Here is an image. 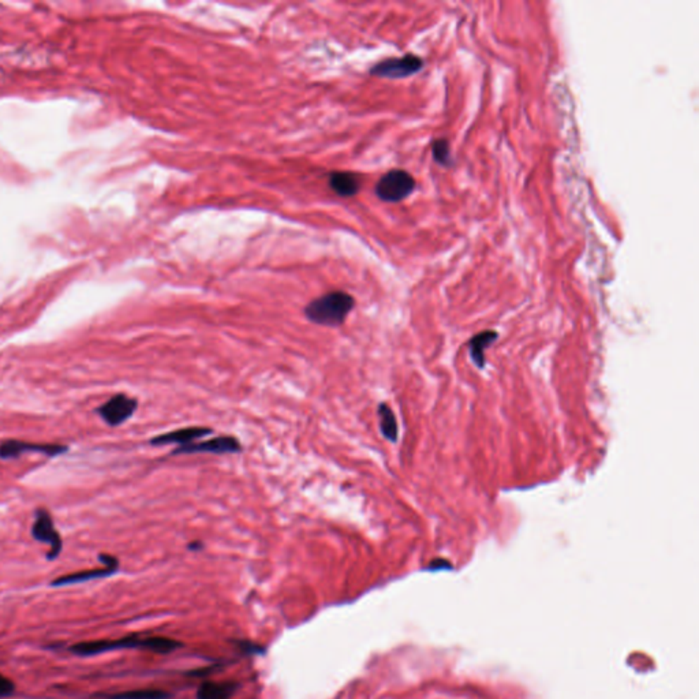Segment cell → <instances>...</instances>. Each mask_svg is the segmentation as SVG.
I'll return each mask as SVG.
<instances>
[{
    "label": "cell",
    "mask_w": 699,
    "mask_h": 699,
    "mask_svg": "<svg viewBox=\"0 0 699 699\" xmlns=\"http://www.w3.org/2000/svg\"><path fill=\"white\" fill-rule=\"evenodd\" d=\"M497 339V333L493 330H485L480 335L474 336L470 342V357L477 368L482 369L485 366V349L490 346Z\"/></svg>",
    "instance_id": "13"
},
{
    "label": "cell",
    "mask_w": 699,
    "mask_h": 699,
    "mask_svg": "<svg viewBox=\"0 0 699 699\" xmlns=\"http://www.w3.org/2000/svg\"><path fill=\"white\" fill-rule=\"evenodd\" d=\"M377 415H378L381 435L388 441L396 443L399 436V428L392 409L387 403H380L377 407Z\"/></svg>",
    "instance_id": "14"
},
{
    "label": "cell",
    "mask_w": 699,
    "mask_h": 699,
    "mask_svg": "<svg viewBox=\"0 0 699 699\" xmlns=\"http://www.w3.org/2000/svg\"><path fill=\"white\" fill-rule=\"evenodd\" d=\"M242 451V444L237 437L218 436L214 437L201 443H190L187 445L176 448L173 455H189V454H215V455H227V454H238Z\"/></svg>",
    "instance_id": "7"
},
{
    "label": "cell",
    "mask_w": 699,
    "mask_h": 699,
    "mask_svg": "<svg viewBox=\"0 0 699 699\" xmlns=\"http://www.w3.org/2000/svg\"><path fill=\"white\" fill-rule=\"evenodd\" d=\"M16 693V684L11 679L0 674V699L8 698Z\"/></svg>",
    "instance_id": "17"
},
{
    "label": "cell",
    "mask_w": 699,
    "mask_h": 699,
    "mask_svg": "<svg viewBox=\"0 0 699 699\" xmlns=\"http://www.w3.org/2000/svg\"><path fill=\"white\" fill-rule=\"evenodd\" d=\"M26 451H37V452H42V454H45V455H49V457H56V455H61V454L66 452L67 451V447H65V445H55V444H47V445H43V444H30V443H26V441L10 440V441H4L0 445V458H18L20 455H22Z\"/></svg>",
    "instance_id": "9"
},
{
    "label": "cell",
    "mask_w": 699,
    "mask_h": 699,
    "mask_svg": "<svg viewBox=\"0 0 699 699\" xmlns=\"http://www.w3.org/2000/svg\"><path fill=\"white\" fill-rule=\"evenodd\" d=\"M182 648V642L167 636H142L140 633H130L118 639H94L74 643L68 652L78 657H93L116 650H145L156 655H170Z\"/></svg>",
    "instance_id": "1"
},
{
    "label": "cell",
    "mask_w": 699,
    "mask_h": 699,
    "mask_svg": "<svg viewBox=\"0 0 699 699\" xmlns=\"http://www.w3.org/2000/svg\"><path fill=\"white\" fill-rule=\"evenodd\" d=\"M99 560L103 564V567L92 568L85 571H78L73 572L68 575L59 576L51 582V586L54 588H62V586H71V585H78V583H85L89 581L94 579H101V578H109L118 572L119 569V560L118 557L109 555V553H101L99 555Z\"/></svg>",
    "instance_id": "5"
},
{
    "label": "cell",
    "mask_w": 699,
    "mask_h": 699,
    "mask_svg": "<svg viewBox=\"0 0 699 699\" xmlns=\"http://www.w3.org/2000/svg\"><path fill=\"white\" fill-rule=\"evenodd\" d=\"M415 190V179L403 170H392L383 175L376 185V196L384 202H399Z\"/></svg>",
    "instance_id": "3"
},
{
    "label": "cell",
    "mask_w": 699,
    "mask_h": 699,
    "mask_svg": "<svg viewBox=\"0 0 699 699\" xmlns=\"http://www.w3.org/2000/svg\"><path fill=\"white\" fill-rule=\"evenodd\" d=\"M103 699H170V693L160 688H137L113 694H103Z\"/></svg>",
    "instance_id": "15"
},
{
    "label": "cell",
    "mask_w": 699,
    "mask_h": 699,
    "mask_svg": "<svg viewBox=\"0 0 699 699\" xmlns=\"http://www.w3.org/2000/svg\"><path fill=\"white\" fill-rule=\"evenodd\" d=\"M138 407L137 399L118 393L97 409V413L109 426H119L132 416Z\"/></svg>",
    "instance_id": "8"
},
{
    "label": "cell",
    "mask_w": 699,
    "mask_h": 699,
    "mask_svg": "<svg viewBox=\"0 0 699 699\" xmlns=\"http://www.w3.org/2000/svg\"><path fill=\"white\" fill-rule=\"evenodd\" d=\"M32 536L36 541L49 545L47 553L48 560H55L63 549L62 537L54 526L51 514L45 508H39L35 515V524L32 526Z\"/></svg>",
    "instance_id": "4"
},
{
    "label": "cell",
    "mask_w": 699,
    "mask_h": 699,
    "mask_svg": "<svg viewBox=\"0 0 699 699\" xmlns=\"http://www.w3.org/2000/svg\"><path fill=\"white\" fill-rule=\"evenodd\" d=\"M212 433V429L209 428H202V426H192V428H183L178 429L170 433H164L160 436L153 437L151 440L152 445H168V444H176L179 447L187 445L190 443H196L198 438L209 436Z\"/></svg>",
    "instance_id": "10"
},
{
    "label": "cell",
    "mask_w": 699,
    "mask_h": 699,
    "mask_svg": "<svg viewBox=\"0 0 699 699\" xmlns=\"http://www.w3.org/2000/svg\"><path fill=\"white\" fill-rule=\"evenodd\" d=\"M202 546L204 545L201 543H192V544H189V549L197 550V549H202Z\"/></svg>",
    "instance_id": "18"
},
{
    "label": "cell",
    "mask_w": 699,
    "mask_h": 699,
    "mask_svg": "<svg viewBox=\"0 0 699 699\" xmlns=\"http://www.w3.org/2000/svg\"><path fill=\"white\" fill-rule=\"evenodd\" d=\"M355 306V299L345 291H330L305 307L306 318L317 326L336 328L345 324L351 310Z\"/></svg>",
    "instance_id": "2"
},
{
    "label": "cell",
    "mask_w": 699,
    "mask_h": 699,
    "mask_svg": "<svg viewBox=\"0 0 699 699\" xmlns=\"http://www.w3.org/2000/svg\"><path fill=\"white\" fill-rule=\"evenodd\" d=\"M433 159L440 166H451V151L447 140H436L432 144Z\"/></svg>",
    "instance_id": "16"
},
{
    "label": "cell",
    "mask_w": 699,
    "mask_h": 699,
    "mask_svg": "<svg viewBox=\"0 0 699 699\" xmlns=\"http://www.w3.org/2000/svg\"><path fill=\"white\" fill-rule=\"evenodd\" d=\"M422 67H423V61L416 55L409 54L403 58H391L373 66L371 74L378 78L400 80L414 75L422 70Z\"/></svg>",
    "instance_id": "6"
},
{
    "label": "cell",
    "mask_w": 699,
    "mask_h": 699,
    "mask_svg": "<svg viewBox=\"0 0 699 699\" xmlns=\"http://www.w3.org/2000/svg\"><path fill=\"white\" fill-rule=\"evenodd\" d=\"M359 176L352 173H332L329 175V187L340 197L355 196L359 192Z\"/></svg>",
    "instance_id": "12"
},
{
    "label": "cell",
    "mask_w": 699,
    "mask_h": 699,
    "mask_svg": "<svg viewBox=\"0 0 699 699\" xmlns=\"http://www.w3.org/2000/svg\"><path fill=\"white\" fill-rule=\"evenodd\" d=\"M237 688L238 684L233 680H205L197 690L196 699H231Z\"/></svg>",
    "instance_id": "11"
}]
</instances>
